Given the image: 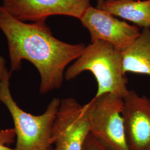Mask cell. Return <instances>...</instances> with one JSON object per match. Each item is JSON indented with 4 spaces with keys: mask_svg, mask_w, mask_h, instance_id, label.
Masks as SVG:
<instances>
[{
    "mask_svg": "<svg viewBox=\"0 0 150 150\" xmlns=\"http://www.w3.org/2000/svg\"><path fill=\"white\" fill-rule=\"evenodd\" d=\"M0 30L7 39L12 74L27 60L40 76V92L45 95L59 89L67 66L77 59L86 46L66 43L54 38L46 21H20L0 6Z\"/></svg>",
    "mask_w": 150,
    "mask_h": 150,
    "instance_id": "6da1fadb",
    "label": "cell"
},
{
    "mask_svg": "<svg viewBox=\"0 0 150 150\" xmlns=\"http://www.w3.org/2000/svg\"><path fill=\"white\" fill-rule=\"evenodd\" d=\"M85 71L91 72L96 80L94 97L110 93L123 98L129 92L121 52L110 43L97 41L86 46L80 56L66 70L64 79L72 80Z\"/></svg>",
    "mask_w": 150,
    "mask_h": 150,
    "instance_id": "7a4b0ae2",
    "label": "cell"
},
{
    "mask_svg": "<svg viewBox=\"0 0 150 150\" xmlns=\"http://www.w3.org/2000/svg\"><path fill=\"white\" fill-rule=\"evenodd\" d=\"M11 72L8 70L0 80V101L11 114L16 136L15 150H48L52 147V131L61 99L54 98L46 111L33 115L22 110L11 95Z\"/></svg>",
    "mask_w": 150,
    "mask_h": 150,
    "instance_id": "3957f363",
    "label": "cell"
},
{
    "mask_svg": "<svg viewBox=\"0 0 150 150\" xmlns=\"http://www.w3.org/2000/svg\"><path fill=\"white\" fill-rule=\"evenodd\" d=\"M88 103L91 136L108 150H131L122 116L123 98L106 93L93 97Z\"/></svg>",
    "mask_w": 150,
    "mask_h": 150,
    "instance_id": "277c9868",
    "label": "cell"
},
{
    "mask_svg": "<svg viewBox=\"0 0 150 150\" xmlns=\"http://www.w3.org/2000/svg\"><path fill=\"white\" fill-rule=\"evenodd\" d=\"M90 129L88 103L82 105L72 97L61 99L52 131L53 150H83Z\"/></svg>",
    "mask_w": 150,
    "mask_h": 150,
    "instance_id": "5b68a950",
    "label": "cell"
},
{
    "mask_svg": "<svg viewBox=\"0 0 150 150\" xmlns=\"http://www.w3.org/2000/svg\"><path fill=\"white\" fill-rule=\"evenodd\" d=\"M91 0H2V6L11 16L23 22L46 21L54 15L80 20Z\"/></svg>",
    "mask_w": 150,
    "mask_h": 150,
    "instance_id": "8992f818",
    "label": "cell"
},
{
    "mask_svg": "<svg viewBox=\"0 0 150 150\" xmlns=\"http://www.w3.org/2000/svg\"><path fill=\"white\" fill-rule=\"evenodd\" d=\"M91 35V42L102 41L121 52L141 34L139 28L122 21L102 10L89 6L80 20Z\"/></svg>",
    "mask_w": 150,
    "mask_h": 150,
    "instance_id": "52a82bcc",
    "label": "cell"
},
{
    "mask_svg": "<svg viewBox=\"0 0 150 150\" xmlns=\"http://www.w3.org/2000/svg\"><path fill=\"white\" fill-rule=\"evenodd\" d=\"M122 116L129 149H150V98L129 90L123 98Z\"/></svg>",
    "mask_w": 150,
    "mask_h": 150,
    "instance_id": "ba28073f",
    "label": "cell"
},
{
    "mask_svg": "<svg viewBox=\"0 0 150 150\" xmlns=\"http://www.w3.org/2000/svg\"><path fill=\"white\" fill-rule=\"evenodd\" d=\"M121 54L125 75L129 72L150 77V28H144L139 36Z\"/></svg>",
    "mask_w": 150,
    "mask_h": 150,
    "instance_id": "9c48e42d",
    "label": "cell"
},
{
    "mask_svg": "<svg viewBox=\"0 0 150 150\" xmlns=\"http://www.w3.org/2000/svg\"><path fill=\"white\" fill-rule=\"evenodd\" d=\"M98 8L150 28V0H105Z\"/></svg>",
    "mask_w": 150,
    "mask_h": 150,
    "instance_id": "30bf717a",
    "label": "cell"
},
{
    "mask_svg": "<svg viewBox=\"0 0 150 150\" xmlns=\"http://www.w3.org/2000/svg\"><path fill=\"white\" fill-rule=\"evenodd\" d=\"M16 136L14 129H0V150H15L7 146L14 141Z\"/></svg>",
    "mask_w": 150,
    "mask_h": 150,
    "instance_id": "8fae6325",
    "label": "cell"
},
{
    "mask_svg": "<svg viewBox=\"0 0 150 150\" xmlns=\"http://www.w3.org/2000/svg\"><path fill=\"white\" fill-rule=\"evenodd\" d=\"M83 150H108L96 139H95L91 134H89L86 139Z\"/></svg>",
    "mask_w": 150,
    "mask_h": 150,
    "instance_id": "7c38bea8",
    "label": "cell"
},
{
    "mask_svg": "<svg viewBox=\"0 0 150 150\" xmlns=\"http://www.w3.org/2000/svg\"><path fill=\"white\" fill-rule=\"evenodd\" d=\"M6 64V62L5 59L4 57L0 56V80L6 71L7 70Z\"/></svg>",
    "mask_w": 150,
    "mask_h": 150,
    "instance_id": "4fadbf2b",
    "label": "cell"
},
{
    "mask_svg": "<svg viewBox=\"0 0 150 150\" xmlns=\"http://www.w3.org/2000/svg\"><path fill=\"white\" fill-rule=\"evenodd\" d=\"M105 1V0H98L97 1V8H98L101 5L102 3Z\"/></svg>",
    "mask_w": 150,
    "mask_h": 150,
    "instance_id": "5bb4252c",
    "label": "cell"
},
{
    "mask_svg": "<svg viewBox=\"0 0 150 150\" xmlns=\"http://www.w3.org/2000/svg\"><path fill=\"white\" fill-rule=\"evenodd\" d=\"M53 150V147H52V148H51V149H50V150Z\"/></svg>",
    "mask_w": 150,
    "mask_h": 150,
    "instance_id": "9a60e30c",
    "label": "cell"
},
{
    "mask_svg": "<svg viewBox=\"0 0 150 150\" xmlns=\"http://www.w3.org/2000/svg\"><path fill=\"white\" fill-rule=\"evenodd\" d=\"M149 150H150V149H149Z\"/></svg>",
    "mask_w": 150,
    "mask_h": 150,
    "instance_id": "2e32d148",
    "label": "cell"
}]
</instances>
